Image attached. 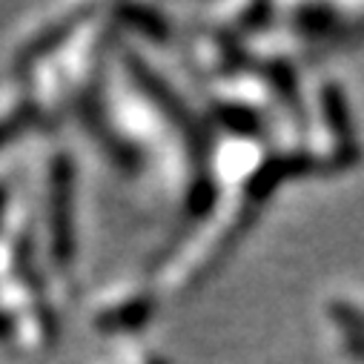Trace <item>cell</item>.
Instances as JSON below:
<instances>
[{
    "label": "cell",
    "instance_id": "cell-1",
    "mask_svg": "<svg viewBox=\"0 0 364 364\" xmlns=\"http://www.w3.org/2000/svg\"><path fill=\"white\" fill-rule=\"evenodd\" d=\"M124 63H127V69H129V75L141 83V89H144V95L155 104V107H161L164 112H166V118L187 135V146H190V152H193V158H196V164L201 166V164H207V152H210V135H207V129H204V124L190 112V107L181 101L175 92H172V86L161 77V75H155L138 55H132V52H124Z\"/></svg>",
    "mask_w": 364,
    "mask_h": 364
},
{
    "label": "cell",
    "instance_id": "cell-2",
    "mask_svg": "<svg viewBox=\"0 0 364 364\" xmlns=\"http://www.w3.org/2000/svg\"><path fill=\"white\" fill-rule=\"evenodd\" d=\"M49 241L55 264L69 269L75 258V164L66 152L55 155L49 166Z\"/></svg>",
    "mask_w": 364,
    "mask_h": 364
},
{
    "label": "cell",
    "instance_id": "cell-3",
    "mask_svg": "<svg viewBox=\"0 0 364 364\" xmlns=\"http://www.w3.org/2000/svg\"><path fill=\"white\" fill-rule=\"evenodd\" d=\"M15 269H18V279L29 287L32 293V304H35V316H38V327H41V336L46 338V344H58L60 338V324H58V316L55 310L49 307L46 301V284H43V276L38 272V264H35V250H32V238L29 232H23L15 244Z\"/></svg>",
    "mask_w": 364,
    "mask_h": 364
},
{
    "label": "cell",
    "instance_id": "cell-4",
    "mask_svg": "<svg viewBox=\"0 0 364 364\" xmlns=\"http://www.w3.org/2000/svg\"><path fill=\"white\" fill-rule=\"evenodd\" d=\"M318 169V161L313 155H304V152H290V155H272L267 158L247 181V198L252 204H261L267 201L272 193H276V187L282 184V181L287 178H299V175H307Z\"/></svg>",
    "mask_w": 364,
    "mask_h": 364
},
{
    "label": "cell",
    "instance_id": "cell-5",
    "mask_svg": "<svg viewBox=\"0 0 364 364\" xmlns=\"http://www.w3.org/2000/svg\"><path fill=\"white\" fill-rule=\"evenodd\" d=\"M89 15V9H75L72 15H66V18H60V21H55L52 26H46V29H41L26 46H21V52L15 55V72L21 75V72H29L32 66H38L43 58H49L52 52H58L72 35H75V29L80 26V21Z\"/></svg>",
    "mask_w": 364,
    "mask_h": 364
},
{
    "label": "cell",
    "instance_id": "cell-6",
    "mask_svg": "<svg viewBox=\"0 0 364 364\" xmlns=\"http://www.w3.org/2000/svg\"><path fill=\"white\" fill-rule=\"evenodd\" d=\"M321 109H324V121H327L330 132L336 135V141L341 146V161L353 164L358 158V152L353 146V115H350L344 89H338L336 83H327L321 92Z\"/></svg>",
    "mask_w": 364,
    "mask_h": 364
},
{
    "label": "cell",
    "instance_id": "cell-7",
    "mask_svg": "<svg viewBox=\"0 0 364 364\" xmlns=\"http://www.w3.org/2000/svg\"><path fill=\"white\" fill-rule=\"evenodd\" d=\"M155 299L152 296H138V299H129L124 304H115L109 310H104L95 321V327L101 333H132V330H141L146 327V321L155 316Z\"/></svg>",
    "mask_w": 364,
    "mask_h": 364
},
{
    "label": "cell",
    "instance_id": "cell-8",
    "mask_svg": "<svg viewBox=\"0 0 364 364\" xmlns=\"http://www.w3.org/2000/svg\"><path fill=\"white\" fill-rule=\"evenodd\" d=\"M115 15L121 18V23L138 29L141 35H146L152 41H169L172 38L169 21L158 9H152V6H135V4H129V6H118Z\"/></svg>",
    "mask_w": 364,
    "mask_h": 364
},
{
    "label": "cell",
    "instance_id": "cell-9",
    "mask_svg": "<svg viewBox=\"0 0 364 364\" xmlns=\"http://www.w3.org/2000/svg\"><path fill=\"white\" fill-rule=\"evenodd\" d=\"M213 112H215V121L221 127H227L230 132H235L241 138H258L264 132L258 112L244 107V104H215Z\"/></svg>",
    "mask_w": 364,
    "mask_h": 364
},
{
    "label": "cell",
    "instance_id": "cell-10",
    "mask_svg": "<svg viewBox=\"0 0 364 364\" xmlns=\"http://www.w3.org/2000/svg\"><path fill=\"white\" fill-rule=\"evenodd\" d=\"M215 201H218V187H215L213 175L207 169H201L187 190V213L193 218H207L213 213Z\"/></svg>",
    "mask_w": 364,
    "mask_h": 364
},
{
    "label": "cell",
    "instance_id": "cell-11",
    "mask_svg": "<svg viewBox=\"0 0 364 364\" xmlns=\"http://www.w3.org/2000/svg\"><path fill=\"white\" fill-rule=\"evenodd\" d=\"M41 121V109L26 101L18 109H12L6 118H0V149H6L12 141H18L23 132H29L35 124Z\"/></svg>",
    "mask_w": 364,
    "mask_h": 364
},
{
    "label": "cell",
    "instance_id": "cell-12",
    "mask_svg": "<svg viewBox=\"0 0 364 364\" xmlns=\"http://www.w3.org/2000/svg\"><path fill=\"white\" fill-rule=\"evenodd\" d=\"M296 26L307 35H324L336 26V18H333V9L327 6H304L296 12Z\"/></svg>",
    "mask_w": 364,
    "mask_h": 364
},
{
    "label": "cell",
    "instance_id": "cell-13",
    "mask_svg": "<svg viewBox=\"0 0 364 364\" xmlns=\"http://www.w3.org/2000/svg\"><path fill=\"white\" fill-rule=\"evenodd\" d=\"M330 316L338 327L350 330L353 338H364V310L353 307V304H333L330 307Z\"/></svg>",
    "mask_w": 364,
    "mask_h": 364
},
{
    "label": "cell",
    "instance_id": "cell-14",
    "mask_svg": "<svg viewBox=\"0 0 364 364\" xmlns=\"http://www.w3.org/2000/svg\"><path fill=\"white\" fill-rule=\"evenodd\" d=\"M15 330H18L15 316H12L9 310H0V341H4V338H12Z\"/></svg>",
    "mask_w": 364,
    "mask_h": 364
},
{
    "label": "cell",
    "instance_id": "cell-15",
    "mask_svg": "<svg viewBox=\"0 0 364 364\" xmlns=\"http://www.w3.org/2000/svg\"><path fill=\"white\" fill-rule=\"evenodd\" d=\"M6 207H9V187L0 181V230H4V218H6Z\"/></svg>",
    "mask_w": 364,
    "mask_h": 364
},
{
    "label": "cell",
    "instance_id": "cell-16",
    "mask_svg": "<svg viewBox=\"0 0 364 364\" xmlns=\"http://www.w3.org/2000/svg\"><path fill=\"white\" fill-rule=\"evenodd\" d=\"M347 350H350V355H353L355 361H361V364H364V338H350Z\"/></svg>",
    "mask_w": 364,
    "mask_h": 364
},
{
    "label": "cell",
    "instance_id": "cell-17",
    "mask_svg": "<svg viewBox=\"0 0 364 364\" xmlns=\"http://www.w3.org/2000/svg\"><path fill=\"white\" fill-rule=\"evenodd\" d=\"M149 364H169V361H164V358H155V361H149Z\"/></svg>",
    "mask_w": 364,
    "mask_h": 364
}]
</instances>
